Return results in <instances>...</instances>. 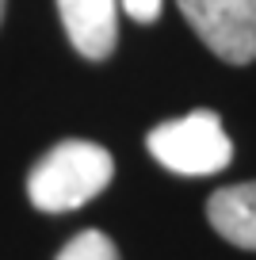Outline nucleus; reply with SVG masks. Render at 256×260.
I'll use <instances>...</instances> for the list:
<instances>
[{"mask_svg":"<svg viewBox=\"0 0 256 260\" xmlns=\"http://www.w3.org/2000/svg\"><path fill=\"white\" fill-rule=\"evenodd\" d=\"M65 35L80 57H107L119 42V0H57Z\"/></svg>","mask_w":256,"mask_h":260,"instance_id":"obj_4","label":"nucleus"},{"mask_svg":"<svg viewBox=\"0 0 256 260\" xmlns=\"http://www.w3.org/2000/svg\"><path fill=\"white\" fill-rule=\"evenodd\" d=\"M210 54L230 65L256 61V0H176Z\"/></svg>","mask_w":256,"mask_h":260,"instance_id":"obj_3","label":"nucleus"},{"mask_svg":"<svg viewBox=\"0 0 256 260\" xmlns=\"http://www.w3.org/2000/svg\"><path fill=\"white\" fill-rule=\"evenodd\" d=\"M122 12H126L130 19H138V23H153V19L161 16V4L165 0H119Z\"/></svg>","mask_w":256,"mask_h":260,"instance_id":"obj_7","label":"nucleus"},{"mask_svg":"<svg viewBox=\"0 0 256 260\" xmlns=\"http://www.w3.org/2000/svg\"><path fill=\"white\" fill-rule=\"evenodd\" d=\"M207 218L230 245L256 252V180L218 187L207 203Z\"/></svg>","mask_w":256,"mask_h":260,"instance_id":"obj_5","label":"nucleus"},{"mask_svg":"<svg viewBox=\"0 0 256 260\" xmlns=\"http://www.w3.org/2000/svg\"><path fill=\"white\" fill-rule=\"evenodd\" d=\"M149 153L176 176H214L233 161V142L214 111H191L149 130Z\"/></svg>","mask_w":256,"mask_h":260,"instance_id":"obj_2","label":"nucleus"},{"mask_svg":"<svg viewBox=\"0 0 256 260\" xmlns=\"http://www.w3.org/2000/svg\"><path fill=\"white\" fill-rule=\"evenodd\" d=\"M57 260H119V249H115V241L107 234L84 230V234H77L61 252H57Z\"/></svg>","mask_w":256,"mask_h":260,"instance_id":"obj_6","label":"nucleus"},{"mask_svg":"<svg viewBox=\"0 0 256 260\" xmlns=\"http://www.w3.org/2000/svg\"><path fill=\"white\" fill-rule=\"evenodd\" d=\"M0 19H4V0H0Z\"/></svg>","mask_w":256,"mask_h":260,"instance_id":"obj_8","label":"nucleus"},{"mask_svg":"<svg viewBox=\"0 0 256 260\" xmlns=\"http://www.w3.org/2000/svg\"><path fill=\"white\" fill-rule=\"evenodd\" d=\"M115 176V161L104 146L96 142H57L46 157L27 176V195L31 203L46 214L77 211L88 199H96Z\"/></svg>","mask_w":256,"mask_h":260,"instance_id":"obj_1","label":"nucleus"}]
</instances>
